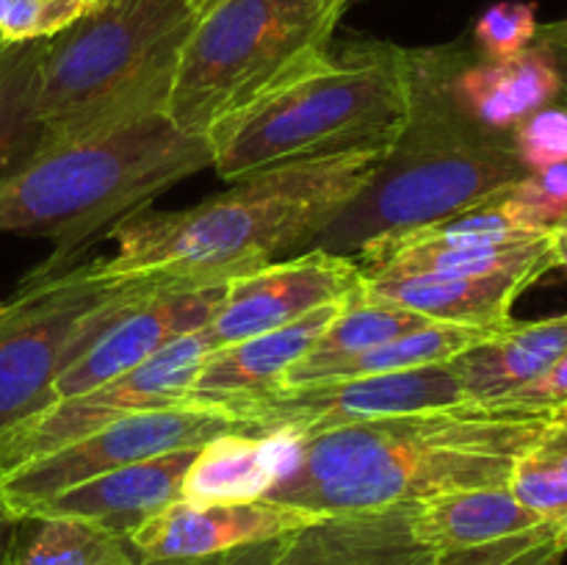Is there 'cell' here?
Returning a JSON list of instances; mask_svg holds the SVG:
<instances>
[{"instance_id":"cell-1","label":"cell","mask_w":567,"mask_h":565,"mask_svg":"<svg viewBox=\"0 0 567 565\" xmlns=\"http://www.w3.org/2000/svg\"><path fill=\"white\" fill-rule=\"evenodd\" d=\"M551 415L465 402L291 438L266 499L324 518H352L413 507L441 493L509 485Z\"/></svg>"},{"instance_id":"cell-2","label":"cell","mask_w":567,"mask_h":565,"mask_svg":"<svg viewBox=\"0 0 567 565\" xmlns=\"http://www.w3.org/2000/svg\"><path fill=\"white\" fill-rule=\"evenodd\" d=\"M391 144L291 161L247 175L183 210L133 214L111 227L116 253L83 266L92 280L225 282L310 247L365 186Z\"/></svg>"},{"instance_id":"cell-3","label":"cell","mask_w":567,"mask_h":565,"mask_svg":"<svg viewBox=\"0 0 567 565\" xmlns=\"http://www.w3.org/2000/svg\"><path fill=\"white\" fill-rule=\"evenodd\" d=\"M524 175L509 136L482 133L452 103L441 48L410 50L408 122L374 175L308 249L354 258L377 238L476 208Z\"/></svg>"},{"instance_id":"cell-4","label":"cell","mask_w":567,"mask_h":565,"mask_svg":"<svg viewBox=\"0 0 567 565\" xmlns=\"http://www.w3.org/2000/svg\"><path fill=\"white\" fill-rule=\"evenodd\" d=\"M410 114V50L354 42L321 53L208 133L227 183L291 161L393 144Z\"/></svg>"},{"instance_id":"cell-5","label":"cell","mask_w":567,"mask_h":565,"mask_svg":"<svg viewBox=\"0 0 567 565\" xmlns=\"http://www.w3.org/2000/svg\"><path fill=\"white\" fill-rule=\"evenodd\" d=\"M210 166L205 138L177 131L166 114L125 122L100 136L50 147L0 186V230L55 238L53 258L25 282L59 275L86 238L133 216L164 188Z\"/></svg>"},{"instance_id":"cell-6","label":"cell","mask_w":567,"mask_h":565,"mask_svg":"<svg viewBox=\"0 0 567 565\" xmlns=\"http://www.w3.org/2000/svg\"><path fill=\"white\" fill-rule=\"evenodd\" d=\"M208 0H97L48 39L39 114L48 150L166 114L183 48Z\"/></svg>"},{"instance_id":"cell-7","label":"cell","mask_w":567,"mask_h":565,"mask_svg":"<svg viewBox=\"0 0 567 565\" xmlns=\"http://www.w3.org/2000/svg\"><path fill=\"white\" fill-rule=\"evenodd\" d=\"M352 0H208L183 48L166 116L186 136L208 133L330 50Z\"/></svg>"},{"instance_id":"cell-8","label":"cell","mask_w":567,"mask_h":565,"mask_svg":"<svg viewBox=\"0 0 567 565\" xmlns=\"http://www.w3.org/2000/svg\"><path fill=\"white\" fill-rule=\"evenodd\" d=\"M225 282L125 280L83 314L53 382L55 399L78 397L147 363L177 338L208 325L225 299Z\"/></svg>"},{"instance_id":"cell-9","label":"cell","mask_w":567,"mask_h":565,"mask_svg":"<svg viewBox=\"0 0 567 565\" xmlns=\"http://www.w3.org/2000/svg\"><path fill=\"white\" fill-rule=\"evenodd\" d=\"M225 432H247L227 410L205 404L144 410L125 415L92 435L0 474V504L14 518H28L48 499L94 480L105 471L158 458L177 449L203 446Z\"/></svg>"},{"instance_id":"cell-10","label":"cell","mask_w":567,"mask_h":565,"mask_svg":"<svg viewBox=\"0 0 567 565\" xmlns=\"http://www.w3.org/2000/svg\"><path fill=\"white\" fill-rule=\"evenodd\" d=\"M465 404L452 363L391 374L277 386L255 397L219 404L249 435H282L302 441L319 432L388 415Z\"/></svg>"},{"instance_id":"cell-11","label":"cell","mask_w":567,"mask_h":565,"mask_svg":"<svg viewBox=\"0 0 567 565\" xmlns=\"http://www.w3.org/2000/svg\"><path fill=\"white\" fill-rule=\"evenodd\" d=\"M210 349L214 343L203 327L172 341L138 369L78 397L55 399L39 413L17 421L0 432V474L81 441L125 415L186 404L194 377Z\"/></svg>"},{"instance_id":"cell-12","label":"cell","mask_w":567,"mask_h":565,"mask_svg":"<svg viewBox=\"0 0 567 565\" xmlns=\"http://www.w3.org/2000/svg\"><path fill=\"white\" fill-rule=\"evenodd\" d=\"M114 282L83 266L25 282L0 314V432L53 404V382L72 330Z\"/></svg>"},{"instance_id":"cell-13","label":"cell","mask_w":567,"mask_h":565,"mask_svg":"<svg viewBox=\"0 0 567 565\" xmlns=\"http://www.w3.org/2000/svg\"><path fill=\"white\" fill-rule=\"evenodd\" d=\"M404 526L430 565H502L537 543L563 541L551 524L518 502L509 485L424 499L404 507Z\"/></svg>"},{"instance_id":"cell-14","label":"cell","mask_w":567,"mask_h":565,"mask_svg":"<svg viewBox=\"0 0 567 565\" xmlns=\"http://www.w3.org/2000/svg\"><path fill=\"white\" fill-rule=\"evenodd\" d=\"M363 271L349 255L305 249L227 280L225 299L205 325L214 349L277 330L330 302L352 297Z\"/></svg>"},{"instance_id":"cell-15","label":"cell","mask_w":567,"mask_h":565,"mask_svg":"<svg viewBox=\"0 0 567 565\" xmlns=\"http://www.w3.org/2000/svg\"><path fill=\"white\" fill-rule=\"evenodd\" d=\"M327 521L313 510L275 499L225 504L175 502L144 521L127 543L144 565H177L214 559L252 543L277 541Z\"/></svg>"},{"instance_id":"cell-16","label":"cell","mask_w":567,"mask_h":565,"mask_svg":"<svg viewBox=\"0 0 567 565\" xmlns=\"http://www.w3.org/2000/svg\"><path fill=\"white\" fill-rule=\"evenodd\" d=\"M443 81L460 114L491 136H509L526 116L563 94L551 61L532 44L504 61L482 59L476 50L443 44Z\"/></svg>"},{"instance_id":"cell-17","label":"cell","mask_w":567,"mask_h":565,"mask_svg":"<svg viewBox=\"0 0 567 565\" xmlns=\"http://www.w3.org/2000/svg\"><path fill=\"white\" fill-rule=\"evenodd\" d=\"M199 446L177 449L158 458L138 460L122 469L105 471L94 480L81 482L59 496L48 499L28 518L64 515L97 524L114 535L127 537L147 518L183 499V480Z\"/></svg>"},{"instance_id":"cell-18","label":"cell","mask_w":567,"mask_h":565,"mask_svg":"<svg viewBox=\"0 0 567 565\" xmlns=\"http://www.w3.org/2000/svg\"><path fill=\"white\" fill-rule=\"evenodd\" d=\"M343 302L347 299L324 305V308L313 310V314L302 316L286 327H277V330L210 349L199 366L197 377H194L186 404L219 408V404L282 386L288 371L313 349L316 338L341 314Z\"/></svg>"},{"instance_id":"cell-19","label":"cell","mask_w":567,"mask_h":565,"mask_svg":"<svg viewBox=\"0 0 567 565\" xmlns=\"http://www.w3.org/2000/svg\"><path fill=\"white\" fill-rule=\"evenodd\" d=\"M537 271H502V275H369L360 291L371 299L396 305L421 314L432 321L449 325L491 327L502 330L513 321V305L532 282L540 280Z\"/></svg>"},{"instance_id":"cell-20","label":"cell","mask_w":567,"mask_h":565,"mask_svg":"<svg viewBox=\"0 0 567 565\" xmlns=\"http://www.w3.org/2000/svg\"><path fill=\"white\" fill-rule=\"evenodd\" d=\"M567 352V314L509 321L502 332L452 360L465 402L487 404L551 369Z\"/></svg>"},{"instance_id":"cell-21","label":"cell","mask_w":567,"mask_h":565,"mask_svg":"<svg viewBox=\"0 0 567 565\" xmlns=\"http://www.w3.org/2000/svg\"><path fill=\"white\" fill-rule=\"evenodd\" d=\"M275 565H430L410 541L404 510L382 515L327 518L293 532Z\"/></svg>"},{"instance_id":"cell-22","label":"cell","mask_w":567,"mask_h":565,"mask_svg":"<svg viewBox=\"0 0 567 565\" xmlns=\"http://www.w3.org/2000/svg\"><path fill=\"white\" fill-rule=\"evenodd\" d=\"M291 438L225 432L203 443L183 480V502L225 504L269 496Z\"/></svg>"},{"instance_id":"cell-23","label":"cell","mask_w":567,"mask_h":565,"mask_svg":"<svg viewBox=\"0 0 567 565\" xmlns=\"http://www.w3.org/2000/svg\"><path fill=\"white\" fill-rule=\"evenodd\" d=\"M504 330V327H502ZM502 330L491 327L449 325V321H430L408 336L388 341L382 347L365 349V352L349 355V358L327 360V363H297L286 374L282 386H305V382L321 380H349V377L391 374V371L424 369V366L452 363L468 349L480 347L482 341L493 338Z\"/></svg>"},{"instance_id":"cell-24","label":"cell","mask_w":567,"mask_h":565,"mask_svg":"<svg viewBox=\"0 0 567 565\" xmlns=\"http://www.w3.org/2000/svg\"><path fill=\"white\" fill-rule=\"evenodd\" d=\"M48 39L0 42V186L48 150V127L39 114Z\"/></svg>"},{"instance_id":"cell-25","label":"cell","mask_w":567,"mask_h":565,"mask_svg":"<svg viewBox=\"0 0 567 565\" xmlns=\"http://www.w3.org/2000/svg\"><path fill=\"white\" fill-rule=\"evenodd\" d=\"M6 565H144L127 537L64 515L17 518Z\"/></svg>"},{"instance_id":"cell-26","label":"cell","mask_w":567,"mask_h":565,"mask_svg":"<svg viewBox=\"0 0 567 565\" xmlns=\"http://www.w3.org/2000/svg\"><path fill=\"white\" fill-rule=\"evenodd\" d=\"M430 321L432 319L421 314H410V310L396 308V305L371 299L369 294L358 288L352 297H347L341 314L316 338L313 349L299 363H327V360L349 358V355L396 341V338L408 336V332L419 330Z\"/></svg>"},{"instance_id":"cell-27","label":"cell","mask_w":567,"mask_h":565,"mask_svg":"<svg viewBox=\"0 0 567 565\" xmlns=\"http://www.w3.org/2000/svg\"><path fill=\"white\" fill-rule=\"evenodd\" d=\"M496 203L526 230H551L567 216V164L526 172L498 194Z\"/></svg>"},{"instance_id":"cell-28","label":"cell","mask_w":567,"mask_h":565,"mask_svg":"<svg viewBox=\"0 0 567 565\" xmlns=\"http://www.w3.org/2000/svg\"><path fill=\"white\" fill-rule=\"evenodd\" d=\"M515 158L526 172H540L548 166L567 164V100L559 94L554 103L543 105L532 116H526L513 133Z\"/></svg>"},{"instance_id":"cell-29","label":"cell","mask_w":567,"mask_h":565,"mask_svg":"<svg viewBox=\"0 0 567 565\" xmlns=\"http://www.w3.org/2000/svg\"><path fill=\"white\" fill-rule=\"evenodd\" d=\"M537 25V3L504 0L491 6L474 25L476 53L491 61L513 59L532 48Z\"/></svg>"},{"instance_id":"cell-30","label":"cell","mask_w":567,"mask_h":565,"mask_svg":"<svg viewBox=\"0 0 567 565\" xmlns=\"http://www.w3.org/2000/svg\"><path fill=\"white\" fill-rule=\"evenodd\" d=\"M529 452L515 465L509 491L532 513H537L546 524H551L563 535L567 546V474L554 469V465L543 463V460L532 458Z\"/></svg>"},{"instance_id":"cell-31","label":"cell","mask_w":567,"mask_h":565,"mask_svg":"<svg viewBox=\"0 0 567 565\" xmlns=\"http://www.w3.org/2000/svg\"><path fill=\"white\" fill-rule=\"evenodd\" d=\"M86 6L75 0H0V42L50 39L78 20Z\"/></svg>"},{"instance_id":"cell-32","label":"cell","mask_w":567,"mask_h":565,"mask_svg":"<svg viewBox=\"0 0 567 565\" xmlns=\"http://www.w3.org/2000/svg\"><path fill=\"white\" fill-rule=\"evenodd\" d=\"M487 404L502 410H518V413L548 415L567 408V352L551 366V369H546L537 380H532L529 386L518 388V391L507 393V397Z\"/></svg>"},{"instance_id":"cell-33","label":"cell","mask_w":567,"mask_h":565,"mask_svg":"<svg viewBox=\"0 0 567 565\" xmlns=\"http://www.w3.org/2000/svg\"><path fill=\"white\" fill-rule=\"evenodd\" d=\"M529 454L567 474V408L557 410V413L551 415L548 427L543 430L540 441L532 446Z\"/></svg>"},{"instance_id":"cell-34","label":"cell","mask_w":567,"mask_h":565,"mask_svg":"<svg viewBox=\"0 0 567 565\" xmlns=\"http://www.w3.org/2000/svg\"><path fill=\"white\" fill-rule=\"evenodd\" d=\"M532 44L540 48L546 59L551 61L554 72L559 78V86H563V97L567 100V17L565 20L548 22V25H537L535 42Z\"/></svg>"},{"instance_id":"cell-35","label":"cell","mask_w":567,"mask_h":565,"mask_svg":"<svg viewBox=\"0 0 567 565\" xmlns=\"http://www.w3.org/2000/svg\"><path fill=\"white\" fill-rule=\"evenodd\" d=\"M282 543L286 537H277V541L266 543H252V546L236 548L230 554H221L216 565H275V559L280 557Z\"/></svg>"},{"instance_id":"cell-36","label":"cell","mask_w":567,"mask_h":565,"mask_svg":"<svg viewBox=\"0 0 567 565\" xmlns=\"http://www.w3.org/2000/svg\"><path fill=\"white\" fill-rule=\"evenodd\" d=\"M565 552H567L565 543L559 541V537H551V541L537 543V546L515 554V557H509L507 563L502 565H563Z\"/></svg>"},{"instance_id":"cell-37","label":"cell","mask_w":567,"mask_h":565,"mask_svg":"<svg viewBox=\"0 0 567 565\" xmlns=\"http://www.w3.org/2000/svg\"><path fill=\"white\" fill-rule=\"evenodd\" d=\"M14 532H17V518L3 507V504H0V565H6L11 541H14Z\"/></svg>"},{"instance_id":"cell-38","label":"cell","mask_w":567,"mask_h":565,"mask_svg":"<svg viewBox=\"0 0 567 565\" xmlns=\"http://www.w3.org/2000/svg\"><path fill=\"white\" fill-rule=\"evenodd\" d=\"M557 233H559V249H563V258H565V266H567V216L557 225Z\"/></svg>"},{"instance_id":"cell-39","label":"cell","mask_w":567,"mask_h":565,"mask_svg":"<svg viewBox=\"0 0 567 565\" xmlns=\"http://www.w3.org/2000/svg\"><path fill=\"white\" fill-rule=\"evenodd\" d=\"M219 563V557H214V559H199V563H177V565H216Z\"/></svg>"},{"instance_id":"cell-40","label":"cell","mask_w":567,"mask_h":565,"mask_svg":"<svg viewBox=\"0 0 567 565\" xmlns=\"http://www.w3.org/2000/svg\"><path fill=\"white\" fill-rule=\"evenodd\" d=\"M75 3H83V6H86V9H89V6L97 3V0H75Z\"/></svg>"},{"instance_id":"cell-41","label":"cell","mask_w":567,"mask_h":565,"mask_svg":"<svg viewBox=\"0 0 567 565\" xmlns=\"http://www.w3.org/2000/svg\"><path fill=\"white\" fill-rule=\"evenodd\" d=\"M3 308H6V302H0V314H3Z\"/></svg>"}]
</instances>
